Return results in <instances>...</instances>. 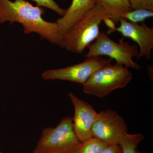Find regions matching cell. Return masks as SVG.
<instances>
[{"mask_svg":"<svg viewBox=\"0 0 153 153\" xmlns=\"http://www.w3.org/2000/svg\"><path fill=\"white\" fill-rule=\"evenodd\" d=\"M37 3L38 6L44 7L51 9L63 17L66 13V10L60 8L54 0H33Z\"/></svg>","mask_w":153,"mask_h":153,"instance_id":"cell-15","label":"cell"},{"mask_svg":"<svg viewBox=\"0 0 153 153\" xmlns=\"http://www.w3.org/2000/svg\"><path fill=\"white\" fill-rule=\"evenodd\" d=\"M95 5V0H72L64 16L56 22L63 36Z\"/></svg>","mask_w":153,"mask_h":153,"instance_id":"cell-10","label":"cell"},{"mask_svg":"<svg viewBox=\"0 0 153 153\" xmlns=\"http://www.w3.org/2000/svg\"><path fill=\"white\" fill-rule=\"evenodd\" d=\"M108 19L101 7L95 5L63 35L64 48L69 52L82 54L98 37L100 25L102 21Z\"/></svg>","mask_w":153,"mask_h":153,"instance_id":"cell-2","label":"cell"},{"mask_svg":"<svg viewBox=\"0 0 153 153\" xmlns=\"http://www.w3.org/2000/svg\"><path fill=\"white\" fill-rule=\"evenodd\" d=\"M107 144L96 138L92 137L80 143L73 153H100Z\"/></svg>","mask_w":153,"mask_h":153,"instance_id":"cell-13","label":"cell"},{"mask_svg":"<svg viewBox=\"0 0 153 153\" xmlns=\"http://www.w3.org/2000/svg\"><path fill=\"white\" fill-rule=\"evenodd\" d=\"M153 16V11L145 9H137L126 12L123 15V19L129 20L132 23L143 22L146 19Z\"/></svg>","mask_w":153,"mask_h":153,"instance_id":"cell-14","label":"cell"},{"mask_svg":"<svg viewBox=\"0 0 153 153\" xmlns=\"http://www.w3.org/2000/svg\"><path fill=\"white\" fill-rule=\"evenodd\" d=\"M132 78V73L125 66L111 63L98 69L89 77L82 85L83 92L104 97L116 89L125 87Z\"/></svg>","mask_w":153,"mask_h":153,"instance_id":"cell-4","label":"cell"},{"mask_svg":"<svg viewBox=\"0 0 153 153\" xmlns=\"http://www.w3.org/2000/svg\"><path fill=\"white\" fill-rule=\"evenodd\" d=\"M142 134L126 133L122 137L119 144L123 153H136L138 145L144 139Z\"/></svg>","mask_w":153,"mask_h":153,"instance_id":"cell-12","label":"cell"},{"mask_svg":"<svg viewBox=\"0 0 153 153\" xmlns=\"http://www.w3.org/2000/svg\"><path fill=\"white\" fill-rule=\"evenodd\" d=\"M123 39L122 38L118 43H116L108 38L104 32H100L95 42L87 46L88 52L84 57L86 58L90 56L106 55L126 68L131 67L138 70L140 66L134 62L133 58L138 56L139 47L136 44L130 45L127 41L125 42Z\"/></svg>","mask_w":153,"mask_h":153,"instance_id":"cell-5","label":"cell"},{"mask_svg":"<svg viewBox=\"0 0 153 153\" xmlns=\"http://www.w3.org/2000/svg\"><path fill=\"white\" fill-rule=\"evenodd\" d=\"M92 137L107 145H118L122 137L127 133L128 127L125 121L116 111L111 109L99 113L94 123Z\"/></svg>","mask_w":153,"mask_h":153,"instance_id":"cell-7","label":"cell"},{"mask_svg":"<svg viewBox=\"0 0 153 153\" xmlns=\"http://www.w3.org/2000/svg\"><path fill=\"white\" fill-rule=\"evenodd\" d=\"M136 153H142L141 152H140L139 151H138V150H137H137H136Z\"/></svg>","mask_w":153,"mask_h":153,"instance_id":"cell-18","label":"cell"},{"mask_svg":"<svg viewBox=\"0 0 153 153\" xmlns=\"http://www.w3.org/2000/svg\"><path fill=\"white\" fill-rule=\"evenodd\" d=\"M112 60V58H104L101 56H90L78 64L66 68L44 71L41 76L45 80L59 79L83 85L94 72L111 64Z\"/></svg>","mask_w":153,"mask_h":153,"instance_id":"cell-6","label":"cell"},{"mask_svg":"<svg viewBox=\"0 0 153 153\" xmlns=\"http://www.w3.org/2000/svg\"><path fill=\"white\" fill-rule=\"evenodd\" d=\"M68 97L74 106V115L72 119L74 132L79 141L84 142L92 137L91 128L99 113L91 105L74 94L69 92Z\"/></svg>","mask_w":153,"mask_h":153,"instance_id":"cell-8","label":"cell"},{"mask_svg":"<svg viewBox=\"0 0 153 153\" xmlns=\"http://www.w3.org/2000/svg\"><path fill=\"white\" fill-rule=\"evenodd\" d=\"M108 17L117 25L125 13L132 10L129 0H95Z\"/></svg>","mask_w":153,"mask_h":153,"instance_id":"cell-11","label":"cell"},{"mask_svg":"<svg viewBox=\"0 0 153 153\" xmlns=\"http://www.w3.org/2000/svg\"><path fill=\"white\" fill-rule=\"evenodd\" d=\"M0 153H2L1 152H0Z\"/></svg>","mask_w":153,"mask_h":153,"instance_id":"cell-19","label":"cell"},{"mask_svg":"<svg viewBox=\"0 0 153 153\" xmlns=\"http://www.w3.org/2000/svg\"><path fill=\"white\" fill-rule=\"evenodd\" d=\"M100 153H123L119 145H108Z\"/></svg>","mask_w":153,"mask_h":153,"instance_id":"cell-17","label":"cell"},{"mask_svg":"<svg viewBox=\"0 0 153 153\" xmlns=\"http://www.w3.org/2000/svg\"><path fill=\"white\" fill-rule=\"evenodd\" d=\"M119 23V27L115 28L111 33L117 31L124 37L130 38L136 42L140 48L138 58L145 57L147 60H150L153 49V28L150 27L144 22L140 25L123 19H121Z\"/></svg>","mask_w":153,"mask_h":153,"instance_id":"cell-9","label":"cell"},{"mask_svg":"<svg viewBox=\"0 0 153 153\" xmlns=\"http://www.w3.org/2000/svg\"><path fill=\"white\" fill-rule=\"evenodd\" d=\"M132 10L145 9L153 11V0H129Z\"/></svg>","mask_w":153,"mask_h":153,"instance_id":"cell-16","label":"cell"},{"mask_svg":"<svg viewBox=\"0 0 153 153\" xmlns=\"http://www.w3.org/2000/svg\"><path fill=\"white\" fill-rule=\"evenodd\" d=\"M80 143L74 132L72 117H66L55 128L42 130L33 153H73Z\"/></svg>","mask_w":153,"mask_h":153,"instance_id":"cell-3","label":"cell"},{"mask_svg":"<svg viewBox=\"0 0 153 153\" xmlns=\"http://www.w3.org/2000/svg\"><path fill=\"white\" fill-rule=\"evenodd\" d=\"M44 9L34 6L25 0H0V24L9 22L22 24L26 34L38 33L41 39H46L62 48L63 36L57 22H50L42 18Z\"/></svg>","mask_w":153,"mask_h":153,"instance_id":"cell-1","label":"cell"}]
</instances>
